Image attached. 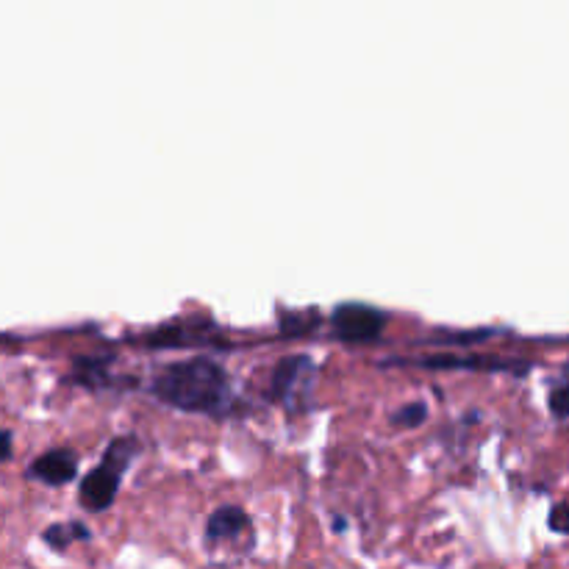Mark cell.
Returning <instances> with one entry per match:
<instances>
[{
  "instance_id": "obj_11",
  "label": "cell",
  "mask_w": 569,
  "mask_h": 569,
  "mask_svg": "<svg viewBox=\"0 0 569 569\" xmlns=\"http://www.w3.org/2000/svg\"><path fill=\"white\" fill-rule=\"evenodd\" d=\"M425 420H428V406H425L422 400H411L406 406L392 411V422H395V425H403V428H417V425H422Z\"/></svg>"
},
{
  "instance_id": "obj_6",
  "label": "cell",
  "mask_w": 569,
  "mask_h": 569,
  "mask_svg": "<svg viewBox=\"0 0 569 569\" xmlns=\"http://www.w3.org/2000/svg\"><path fill=\"white\" fill-rule=\"evenodd\" d=\"M248 536L253 539V522L245 508L239 506H217L206 520V542H234Z\"/></svg>"
},
{
  "instance_id": "obj_5",
  "label": "cell",
  "mask_w": 569,
  "mask_h": 569,
  "mask_svg": "<svg viewBox=\"0 0 569 569\" xmlns=\"http://www.w3.org/2000/svg\"><path fill=\"white\" fill-rule=\"evenodd\" d=\"M25 475L34 478V481L48 483V486H64V483H70L78 475V458L67 447H53L48 453L34 458L28 464Z\"/></svg>"
},
{
  "instance_id": "obj_14",
  "label": "cell",
  "mask_w": 569,
  "mask_h": 569,
  "mask_svg": "<svg viewBox=\"0 0 569 569\" xmlns=\"http://www.w3.org/2000/svg\"><path fill=\"white\" fill-rule=\"evenodd\" d=\"M12 439V431L6 428V431H3V458H12Z\"/></svg>"
},
{
  "instance_id": "obj_4",
  "label": "cell",
  "mask_w": 569,
  "mask_h": 569,
  "mask_svg": "<svg viewBox=\"0 0 569 569\" xmlns=\"http://www.w3.org/2000/svg\"><path fill=\"white\" fill-rule=\"evenodd\" d=\"M331 322H334L336 336L345 342H375L384 334L386 311L361 300H350L336 306Z\"/></svg>"
},
{
  "instance_id": "obj_2",
  "label": "cell",
  "mask_w": 569,
  "mask_h": 569,
  "mask_svg": "<svg viewBox=\"0 0 569 569\" xmlns=\"http://www.w3.org/2000/svg\"><path fill=\"white\" fill-rule=\"evenodd\" d=\"M139 453L137 436H117L109 442L100 464L78 486V503L84 511H106L112 506L120 481Z\"/></svg>"
},
{
  "instance_id": "obj_3",
  "label": "cell",
  "mask_w": 569,
  "mask_h": 569,
  "mask_svg": "<svg viewBox=\"0 0 569 569\" xmlns=\"http://www.w3.org/2000/svg\"><path fill=\"white\" fill-rule=\"evenodd\" d=\"M317 364L311 361L309 353H292L275 364L270 375V395L275 403H281L286 411H303L309 406L311 384H314Z\"/></svg>"
},
{
  "instance_id": "obj_12",
  "label": "cell",
  "mask_w": 569,
  "mask_h": 569,
  "mask_svg": "<svg viewBox=\"0 0 569 569\" xmlns=\"http://www.w3.org/2000/svg\"><path fill=\"white\" fill-rule=\"evenodd\" d=\"M547 406L556 414L558 420H569V384L556 386L550 397H547Z\"/></svg>"
},
{
  "instance_id": "obj_13",
  "label": "cell",
  "mask_w": 569,
  "mask_h": 569,
  "mask_svg": "<svg viewBox=\"0 0 569 569\" xmlns=\"http://www.w3.org/2000/svg\"><path fill=\"white\" fill-rule=\"evenodd\" d=\"M547 525H550V531L569 533V503H556V506L550 508Z\"/></svg>"
},
{
  "instance_id": "obj_9",
  "label": "cell",
  "mask_w": 569,
  "mask_h": 569,
  "mask_svg": "<svg viewBox=\"0 0 569 569\" xmlns=\"http://www.w3.org/2000/svg\"><path fill=\"white\" fill-rule=\"evenodd\" d=\"M70 381H73V384L92 386V389H98V386H112L109 359H98V356H75Z\"/></svg>"
},
{
  "instance_id": "obj_7",
  "label": "cell",
  "mask_w": 569,
  "mask_h": 569,
  "mask_svg": "<svg viewBox=\"0 0 569 569\" xmlns=\"http://www.w3.org/2000/svg\"><path fill=\"white\" fill-rule=\"evenodd\" d=\"M417 364L431 367V370H514V361H497V359H481V356H453V353H433L425 356Z\"/></svg>"
},
{
  "instance_id": "obj_8",
  "label": "cell",
  "mask_w": 569,
  "mask_h": 569,
  "mask_svg": "<svg viewBox=\"0 0 569 569\" xmlns=\"http://www.w3.org/2000/svg\"><path fill=\"white\" fill-rule=\"evenodd\" d=\"M92 539V531L81 520H67V522H53L42 531V542L56 550V553H64L73 542H89Z\"/></svg>"
},
{
  "instance_id": "obj_10",
  "label": "cell",
  "mask_w": 569,
  "mask_h": 569,
  "mask_svg": "<svg viewBox=\"0 0 569 569\" xmlns=\"http://www.w3.org/2000/svg\"><path fill=\"white\" fill-rule=\"evenodd\" d=\"M314 325H320V314L317 309H303V311H289V314H281V328L286 334H303V331H311Z\"/></svg>"
},
{
  "instance_id": "obj_1",
  "label": "cell",
  "mask_w": 569,
  "mask_h": 569,
  "mask_svg": "<svg viewBox=\"0 0 569 569\" xmlns=\"http://www.w3.org/2000/svg\"><path fill=\"white\" fill-rule=\"evenodd\" d=\"M150 392L173 409L209 417H228L236 403L231 375L211 356H192L167 364L153 375Z\"/></svg>"
}]
</instances>
